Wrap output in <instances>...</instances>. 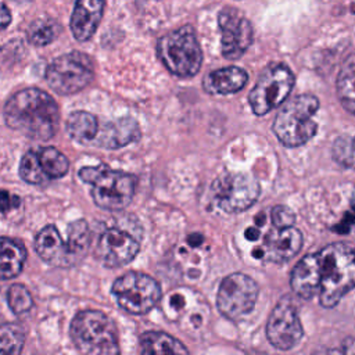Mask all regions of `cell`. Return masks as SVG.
<instances>
[{"mask_svg": "<svg viewBox=\"0 0 355 355\" xmlns=\"http://www.w3.org/2000/svg\"><path fill=\"white\" fill-rule=\"evenodd\" d=\"M8 128L29 139L50 140L58 129L60 111L55 100L46 92L29 87L14 93L4 105Z\"/></svg>", "mask_w": 355, "mask_h": 355, "instance_id": "1", "label": "cell"}, {"mask_svg": "<svg viewBox=\"0 0 355 355\" xmlns=\"http://www.w3.org/2000/svg\"><path fill=\"white\" fill-rule=\"evenodd\" d=\"M354 248L347 243H331L319 251V301L334 308L349 293L355 280Z\"/></svg>", "mask_w": 355, "mask_h": 355, "instance_id": "2", "label": "cell"}, {"mask_svg": "<svg viewBox=\"0 0 355 355\" xmlns=\"http://www.w3.org/2000/svg\"><path fill=\"white\" fill-rule=\"evenodd\" d=\"M319 110V100L313 94H300L282 105L275 116L272 129L286 147H298L308 143L316 133L313 115Z\"/></svg>", "mask_w": 355, "mask_h": 355, "instance_id": "3", "label": "cell"}, {"mask_svg": "<svg viewBox=\"0 0 355 355\" xmlns=\"http://www.w3.org/2000/svg\"><path fill=\"white\" fill-rule=\"evenodd\" d=\"M79 178L92 186V197L97 207L107 211L125 209L135 194L136 178L123 171H115L107 165L83 166Z\"/></svg>", "mask_w": 355, "mask_h": 355, "instance_id": "4", "label": "cell"}, {"mask_svg": "<svg viewBox=\"0 0 355 355\" xmlns=\"http://www.w3.org/2000/svg\"><path fill=\"white\" fill-rule=\"evenodd\" d=\"M69 336L75 347L83 354H119L118 331L114 322L100 311L78 312L69 326Z\"/></svg>", "mask_w": 355, "mask_h": 355, "instance_id": "5", "label": "cell"}, {"mask_svg": "<svg viewBox=\"0 0 355 355\" xmlns=\"http://www.w3.org/2000/svg\"><path fill=\"white\" fill-rule=\"evenodd\" d=\"M157 55L165 68L179 76L197 75L202 64V50L191 26H182L164 35L157 43Z\"/></svg>", "mask_w": 355, "mask_h": 355, "instance_id": "6", "label": "cell"}, {"mask_svg": "<svg viewBox=\"0 0 355 355\" xmlns=\"http://www.w3.org/2000/svg\"><path fill=\"white\" fill-rule=\"evenodd\" d=\"M94 78L92 58L80 51H71L53 60L46 69L49 86L61 96L83 90Z\"/></svg>", "mask_w": 355, "mask_h": 355, "instance_id": "7", "label": "cell"}, {"mask_svg": "<svg viewBox=\"0 0 355 355\" xmlns=\"http://www.w3.org/2000/svg\"><path fill=\"white\" fill-rule=\"evenodd\" d=\"M259 193V182L247 172L222 175L211 184L212 202L227 214L248 209L258 200Z\"/></svg>", "mask_w": 355, "mask_h": 355, "instance_id": "8", "label": "cell"}, {"mask_svg": "<svg viewBox=\"0 0 355 355\" xmlns=\"http://www.w3.org/2000/svg\"><path fill=\"white\" fill-rule=\"evenodd\" d=\"M295 83L294 73L284 64H270L259 75L248 94V103L255 115H265L280 105Z\"/></svg>", "mask_w": 355, "mask_h": 355, "instance_id": "9", "label": "cell"}, {"mask_svg": "<svg viewBox=\"0 0 355 355\" xmlns=\"http://www.w3.org/2000/svg\"><path fill=\"white\" fill-rule=\"evenodd\" d=\"M111 291L118 305L132 315H144L161 300V287L155 279L141 272H126L119 276Z\"/></svg>", "mask_w": 355, "mask_h": 355, "instance_id": "10", "label": "cell"}, {"mask_svg": "<svg viewBox=\"0 0 355 355\" xmlns=\"http://www.w3.org/2000/svg\"><path fill=\"white\" fill-rule=\"evenodd\" d=\"M259 294L258 284L244 273H232L226 276L218 288V311L229 320L239 322L255 306Z\"/></svg>", "mask_w": 355, "mask_h": 355, "instance_id": "11", "label": "cell"}, {"mask_svg": "<svg viewBox=\"0 0 355 355\" xmlns=\"http://www.w3.org/2000/svg\"><path fill=\"white\" fill-rule=\"evenodd\" d=\"M266 338L282 351L294 348L304 336V327L295 304L290 297H283L273 308L266 322Z\"/></svg>", "mask_w": 355, "mask_h": 355, "instance_id": "12", "label": "cell"}, {"mask_svg": "<svg viewBox=\"0 0 355 355\" xmlns=\"http://www.w3.org/2000/svg\"><path fill=\"white\" fill-rule=\"evenodd\" d=\"M220 51L227 60L240 58L251 46L254 29L251 22L236 8L226 7L218 15Z\"/></svg>", "mask_w": 355, "mask_h": 355, "instance_id": "13", "label": "cell"}, {"mask_svg": "<svg viewBox=\"0 0 355 355\" xmlns=\"http://www.w3.org/2000/svg\"><path fill=\"white\" fill-rule=\"evenodd\" d=\"M140 244L133 234L119 227L105 230L96 245V257L108 268H118L129 263L139 252Z\"/></svg>", "mask_w": 355, "mask_h": 355, "instance_id": "14", "label": "cell"}, {"mask_svg": "<svg viewBox=\"0 0 355 355\" xmlns=\"http://www.w3.org/2000/svg\"><path fill=\"white\" fill-rule=\"evenodd\" d=\"M302 247V233L294 226L272 229L263 239V244L254 257L263 258L268 262L284 263L294 258Z\"/></svg>", "mask_w": 355, "mask_h": 355, "instance_id": "15", "label": "cell"}, {"mask_svg": "<svg viewBox=\"0 0 355 355\" xmlns=\"http://www.w3.org/2000/svg\"><path fill=\"white\" fill-rule=\"evenodd\" d=\"M140 137L141 132L137 122L130 116H121L98 125L92 144L107 150H116L139 141Z\"/></svg>", "mask_w": 355, "mask_h": 355, "instance_id": "16", "label": "cell"}, {"mask_svg": "<svg viewBox=\"0 0 355 355\" xmlns=\"http://www.w3.org/2000/svg\"><path fill=\"white\" fill-rule=\"evenodd\" d=\"M105 0H76L72 17L71 32L78 42L93 37L104 12Z\"/></svg>", "mask_w": 355, "mask_h": 355, "instance_id": "17", "label": "cell"}, {"mask_svg": "<svg viewBox=\"0 0 355 355\" xmlns=\"http://www.w3.org/2000/svg\"><path fill=\"white\" fill-rule=\"evenodd\" d=\"M35 250L37 255L47 263L60 268L73 266L68 244L60 236L55 226H44L35 237Z\"/></svg>", "mask_w": 355, "mask_h": 355, "instance_id": "18", "label": "cell"}, {"mask_svg": "<svg viewBox=\"0 0 355 355\" xmlns=\"http://www.w3.org/2000/svg\"><path fill=\"white\" fill-rule=\"evenodd\" d=\"M319 252L308 254L300 262L294 266L291 276H290V284L293 291L304 298L311 300L315 297L319 291Z\"/></svg>", "mask_w": 355, "mask_h": 355, "instance_id": "19", "label": "cell"}, {"mask_svg": "<svg viewBox=\"0 0 355 355\" xmlns=\"http://www.w3.org/2000/svg\"><path fill=\"white\" fill-rule=\"evenodd\" d=\"M248 82V73L239 67H226L211 71L202 80L204 90L209 94H232L240 92Z\"/></svg>", "mask_w": 355, "mask_h": 355, "instance_id": "20", "label": "cell"}, {"mask_svg": "<svg viewBox=\"0 0 355 355\" xmlns=\"http://www.w3.org/2000/svg\"><path fill=\"white\" fill-rule=\"evenodd\" d=\"M26 261V248L22 241L0 236V280L17 277Z\"/></svg>", "mask_w": 355, "mask_h": 355, "instance_id": "21", "label": "cell"}, {"mask_svg": "<svg viewBox=\"0 0 355 355\" xmlns=\"http://www.w3.org/2000/svg\"><path fill=\"white\" fill-rule=\"evenodd\" d=\"M98 129L97 118L86 111H73L68 115L65 130L68 136L79 144H92Z\"/></svg>", "mask_w": 355, "mask_h": 355, "instance_id": "22", "label": "cell"}, {"mask_svg": "<svg viewBox=\"0 0 355 355\" xmlns=\"http://www.w3.org/2000/svg\"><path fill=\"white\" fill-rule=\"evenodd\" d=\"M37 168L44 178V180L60 179L67 175L69 169L68 158L54 147H40L35 148Z\"/></svg>", "mask_w": 355, "mask_h": 355, "instance_id": "23", "label": "cell"}, {"mask_svg": "<svg viewBox=\"0 0 355 355\" xmlns=\"http://www.w3.org/2000/svg\"><path fill=\"white\" fill-rule=\"evenodd\" d=\"M143 354H187L189 349L175 337L164 331H147L140 337Z\"/></svg>", "mask_w": 355, "mask_h": 355, "instance_id": "24", "label": "cell"}, {"mask_svg": "<svg viewBox=\"0 0 355 355\" xmlns=\"http://www.w3.org/2000/svg\"><path fill=\"white\" fill-rule=\"evenodd\" d=\"M68 250L72 263H79L87 254L90 245V229L85 219L73 220L68 225Z\"/></svg>", "mask_w": 355, "mask_h": 355, "instance_id": "25", "label": "cell"}, {"mask_svg": "<svg viewBox=\"0 0 355 355\" xmlns=\"http://www.w3.org/2000/svg\"><path fill=\"white\" fill-rule=\"evenodd\" d=\"M354 55L349 54L344 61L340 73L337 76V96L343 104V107L349 112L354 114L355 110V96H354Z\"/></svg>", "mask_w": 355, "mask_h": 355, "instance_id": "26", "label": "cell"}, {"mask_svg": "<svg viewBox=\"0 0 355 355\" xmlns=\"http://www.w3.org/2000/svg\"><path fill=\"white\" fill-rule=\"evenodd\" d=\"M60 32L61 26L57 21L51 18H39L29 25L26 37L33 46H46L51 43L60 35Z\"/></svg>", "mask_w": 355, "mask_h": 355, "instance_id": "27", "label": "cell"}, {"mask_svg": "<svg viewBox=\"0 0 355 355\" xmlns=\"http://www.w3.org/2000/svg\"><path fill=\"white\" fill-rule=\"evenodd\" d=\"M25 343L24 329L15 323L0 324V354L17 355Z\"/></svg>", "mask_w": 355, "mask_h": 355, "instance_id": "28", "label": "cell"}, {"mask_svg": "<svg viewBox=\"0 0 355 355\" xmlns=\"http://www.w3.org/2000/svg\"><path fill=\"white\" fill-rule=\"evenodd\" d=\"M7 304L14 313L21 315V313L28 312L32 308L33 298H32L29 290L24 284L15 283V284L10 286V288L7 291Z\"/></svg>", "mask_w": 355, "mask_h": 355, "instance_id": "29", "label": "cell"}, {"mask_svg": "<svg viewBox=\"0 0 355 355\" xmlns=\"http://www.w3.org/2000/svg\"><path fill=\"white\" fill-rule=\"evenodd\" d=\"M19 176L22 178L24 182L29 184H43L46 183L44 178L42 176L39 168H37V161H36V153L35 150H29L24 154L19 162Z\"/></svg>", "mask_w": 355, "mask_h": 355, "instance_id": "30", "label": "cell"}, {"mask_svg": "<svg viewBox=\"0 0 355 355\" xmlns=\"http://www.w3.org/2000/svg\"><path fill=\"white\" fill-rule=\"evenodd\" d=\"M333 158L337 164L351 168L354 165V153H352V137L341 136L338 137L331 147Z\"/></svg>", "mask_w": 355, "mask_h": 355, "instance_id": "31", "label": "cell"}, {"mask_svg": "<svg viewBox=\"0 0 355 355\" xmlns=\"http://www.w3.org/2000/svg\"><path fill=\"white\" fill-rule=\"evenodd\" d=\"M270 218H272L273 226L277 227V229L293 226L294 220H295L294 212L287 205H276V207H273L272 212H270Z\"/></svg>", "mask_w": 355, "mask_h": 355, "instance_id": "32", "label": "cell"}, {"mask_svg": "<svg viewBox=\"0 0 355 355\" xmlns=\"http://www.w3.org/2000/svg\"><path fill=\"white\" fill-rule=\"evenodd\" d=\"M21 205V198L7 190H0V214L17 209Z\"/></svg>", "mask_w": 355, "mask_h": 355, "instance_id": "33", "label": "cell"}, {"mask_svg": "<svg viewBox=\"0 0 355 355\" xmlns=\"http://www.w3.org/2000/svg\"><path fill=\"white\" fill-rule=\"evenodd\" d=\"M11 22V12L7 6L0 3V31L7 28Z\"/></svg>", "mask_w": 355, "mask_h": 355, "instance_id": "34", "label": "cell"}, {"mask_svg": "<svg viewBox=\"0 0 355 355\" xmlns=\"http://www.w3.org/2000/svg\"><path fill=\"white\" fill-rule=\"evenodd\" d=\"M258 236H259V230H258V229H254V227L247 229L245 237H247L248 240H255V239H258Z\"/></svg>", "mask_w": 355, "mask_h": 355, "instance_id": "35", "label": "cell"}]
</instances>
